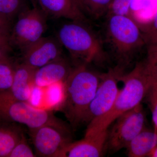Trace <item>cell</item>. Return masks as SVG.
Instances as JSON below:
<instances>
[{"label":"cell","mask_w":157,"mask_h":157,"mask_svg":"<svg viewBox=\"0 0 157 157\" xmlns=\"http://www.w3.org/2000/svg\"><path fill=\"white\" fill-rule=\"evenodd\" d=\"M101 73L90 69L88 65H77L64 82V99L58 108L73 128L82 124L95 94Z\"/></svg>","instance_id":"6da1fadb"},{"label":"cell","mask_w":157,"mask_h":157,"mask_svg":"<svg viewBox=\"0 0 157 157\" xmlns=\"http://www.w3.org/2000/svg\"><path fill=\"white\" fill-rule=\"evenodd\" d=\"M120 79L123 83V87L120 90L112 108L107 114L88 124L86 130L108 129L119 116L141 104L151 84L150 70L146 59L137 62L130 72L124 73Z\"/></svg>","instance_id":"7a4b0ae2"},{"label":"cell","mask_w":157,"mask_h":157,"mask_svg":"<svg viewBox=\"0 0 157 157\" xmlns=\"http://www.w3.org/2000/svg\"><path fill=\"white\" fill-rule=\"evenodd\" d=\"M105 41L116 66L124 72L137 54L146 46L143 33L128 16L111 14L106 16Z\"/></svg>","instance_id":"3957f363"},{"label":"cell","mask_w":157,"mask_h":157,"mask_svg":"<svg viewBox=\"0 0 157 157\" xmlns=\"http://www.w3.org/2000/svg\"><path fill=\"white\" fill-rule=\"evenodd\" d=\"M56 37L68 51L75 66L101 63L108 57L103 40L84 21H71L63 24Z\"/></svg>","instance_id":"277c9868"},{"label":"cell","mask_w":157,"mask_h":157,"mask_svg":"<svg viewBox=\"0 0 157 157\" xmlns=\"http://www.w3.org/2000/svg\"><path fill=\"white\" fill-rule=\"evenodd\" d=\"M0 122L22 124L29 130L45 125L67 126L51 111L10 98L4 92H0Z\"/></svg>","instance_id":"5b68a950"},{"label":"cell","mask_w":157,"mask_h":157,"mask_svg":"<svg viewBox=\"0 0 157 157\" xmlns=\"http://www.w3.org/2000/svg\"><path fill=\"white\" fill-rule=\"evenodd\" d=\"M145 122V113L141 104L119 116L108 129L106 149L115 153L126 148L144 128Z\"/></svg>","instance_id":"8992f818"},{"label":"cell","mask_w":157,"mask_h":157,"mask_svg":"<svg viewBox=\"0 0 157 157\" xmlns=\"http://www.w3.org/2000/svg\"><path fill=\"white\" fill-rule=\"evenodd\" d=\"M48 16L39 6L21 12L10 32V47L21 51L43 37L47 29Z\"/></svg>","instance_id":"52a82bcc"},{"label":"cell","mask_w":157,"mask_h":157,"mask_svg":"<svg viewBox=\"0 0 157 157\" xmlns=\"http://www.w3.org/2000/svg\"><path fill=\"white\" fill-rule=\"evenodd\" d=\"M125 73L117 66L101 73V79L94 99L86 113L82 123L89 124L110 111L120 90L118 84Z\"/></svg>","instance_id":"ba28073f"},{"label":"cell","mask_w":157,"mask_h":157,"mask_svg":"<svg viewBox=\"0 0 157 157\" xmlns=\"http://www.w3.org/2000/svg\"><path fill=\"white\" fill-rule=\"evenodd\" d=\"M70 128L45 125L29 130L36 157H57L59 152L72 141Z\"/></svg>","instance_id":"9c48e42d"},{"label":"cell","mask_w":157,"mask_h":157,"mask_svg":"<svg viewBox=\"0 0 157 157\" xmlns=\"http://www.w3.org/2000/svg\"><path fill=\"white\" fill-rule=\"evenodd\" d=\"M63 48L56 37H42L21 51L22 63L39 69L63 56Z\"/></svg>","instance_id":"30bf717a"},{"label":"cell","mask_w":157,"mask_h":157,"mask_svg":"<svg viewBox=\"0 0 157 157\" xmlns=\"http://www.w3.org/2000/svg\"><path fill=\"white\" fill-rule=\"evenodd\" d=\"M108 129L86 130L82 139L68 143L59 152L57 157L103 156L106 150Z\"/></svg>","instance_id":"8fae6325"},{"label":"cell","mask_w":157,"mask_h":157,"mask_svg":"<svg viewBox=\"0 0 157 157\" xmlns=\"http://www.w3.org/2000/svg\"><path fill=\"white\" fill-rule=\"evenodd\" d=\"M73 69L69 62L62 56L36 70L34 85L43 88L57 82H64Z\"/></svg>","instance_id":"7c38bea8"},{"label":"cell","mask_w":157,"mask_h":157,"mask_svg":"<svg viewBox=\"0 0 157 157\" xmlns=\"http://www.w3.org/2000/svg\"><path fill=\"white\" fill-rule=\"evenodd\" d=\"M36 70L23 63L15 66L12 86L4 92L15 100L29 102L35 86L34 78Z\"/></svg>","instance_id":"4fadbf2b"},{"label":"cell","mask_w":157,"mask_h":157,"mask_svg":"<svg viewBox=\"0 0 157 157\" xmlns=\"http://www.w3.org/2000/svg\"><path fill=\"white\" fill-rule=\"evenodd\" d=\"M39 7L47 16L84 21L85 14L73 0H38Z\"/></svg>","instance_id":"5bb4252c"},{"label":"cell","mask_w":157,"mask_h":157,"mask_svg":"<svg viewBox=\"0 0 157 157\" xmlns=\"http://www.w3.org/2000/svg\"><path fill=\"white\" fill-rule=\"evenodd\" d=\"M157 145V128L144 127L127 147L129 157H150Z\"/></svg>","instance_id":"9a60e30c"},{"label":"cell","mask_w":157,"mask_h":157,"mask_svg":"<svg viewBox=\"0 0 157 157\" xmlns=\"http://www.w3.org/2000/svg\"><path fill=\"white\" fill-rule=\"evenodd\" d=\"M157 9V0H132L128 15L143 35L148 28Z\"/></svg>","instance_id":"2e32d148"},{"label":"cell","mask_w":157,"mask_h":157,"mask_svg":"<svg viewBox=\"0 0 157 157\" xmlns=\"http://www.w3.org/2000/svg\"><path fill=\"white\" fill-rule=\"evenodd\" d=\"M14 123L0 122V157H9L24 133Z\"/></svg>","instance_id":"e0dca14e"},{"label":"cell","mask_w":157,"mask_h":157,"mask_svg":"<svg viewBox=\"0 0 157 157\" xmlns=\"http://www.w3.org/2000/svg\"><path fill=\"white\" fill-rule=\"evenodd\" d=\"M28 8L25 0H0V16L10 21Z\"/></svg>","instance_id":"ac0fdd59"},{"label":"cell","mask_w":157,"mask_h":157,"mask_svg":"<svg viewBox=\"0 0 157 157\" xmlns=\"http://www.w3.org/2000/svg\"><path fill=\"white\" fill-rule=\"evenodd\" d=\"M113 0H82L85 13L95 18L107 14Z\"/></svg>","instance_id":"d6986e66"},{"label":"cell","mask_w":157,"mask_h":157,"mask_svg":"<svg viewBox=\"0 0 157 157\" xmlns=\"http://www.w3.org/2000/svg\"><path fill=\"white\" fill-rule=\"evenodd\" d=\"M15 66L11 63H0V92L11 88L14 78Z\"/></svg>","instance_id":"ffe728a7"},{"label":"cell","mask_w":157,"mask_h":157,"mask_svg":"<svg viewBox=\"0 0 157 157\" xmlns=\"http://www.w3.org/2000/svg\"><path fill=\"white\" fill-rule=\"evenodd\" d=\"M46 88H48L46 92V101L48 104L58 108L64 99V82L54 83Z\"/></svg>","instance_id":"44dd1931"},{"label":"cell","mask_w":157,"mask_h":157,"mask_svg":"<svg viewBox=\"0 0 157 157\" xmlns=\"http://www.w3.org/2000/svg\"><path fill=\"white\" fill-rule=\"evenodd\" d=\"M35 154L31 148L24 134L16 144L9 157H34Z\"/></svg>","instance_id":"7402d4cb"},{"label":"cell","mask_w":157,"mask_h":157,"mask_svg":"<svg viewBox=\"0 0 157 157\" xmlns=\"http://www.w3.org/2000/svg\"><path fill=\"white\" fill-rule=\"evenodd\" d=\"M145 98L151 111L154 126L157 128V83L151 82Z\"/></svg>","instance_id":"603a6c76"},{"label":"cell","mask_w":157,"mask_h":157,"mask_svg":"<svg viewBox=\"0 0 157 157\" xmlns=\"http://www.w3.org/2000/svg\"><path fill=\"white\" fill-rule=\"evenodd\" d=\"M146 59L150 70L151 82L157 83V46H148Z\"/></svg>","instance_id":"cb8c5ba5"},{"label":"cell","mask_w":157,"mask_h":157,"mask_svg":"<svg viewBox=\"0 0 157 157\" xmlns=\"http://www.w3.org/2000/svg\"><path fill=\"white\" fill-rule=\"evenodd\" d=\"M132 0H113L106 16L111 14L128 15Z\"/></svg>","instance_id":"d4e9b609"},{"label":"cell","mask_w":157,"mask_h":157,"mask_svg":"<svg viewBox=\"0 0 157 157\" xmlns=\"http://www.w3.org/2000/svg\"><path fill=\"white\" fill-rule=\"evenodd\" d=\"M143 36L146 47L157 46V9L150 25Z\"/></svg>","instance_id":"484cf974"},{"label":"cell","mask_w":157,"mask_h":157,"mask_svg":"<svg viewBox=\"0 0 157 157\" xmlns=\"http://www.w3.org/2000/svg\"><path fill=\"white\" fill-rule=\"evenodd\" d=\"M11 48L0 47V63L11 62L9 55V52L11 50Z\"/></svg>","instance_id":"4316f807"},{"label":"cell","mask_w":157,"mask_h":157,"mask_svg":"<svg viewBox=\"0 0 157 157\" xmlns=\"http://www.w3.org/2000/svg\"><path fill=\"white\" fill-rule=\"evenodd\" d=\"M10 23L11 21L0 16V32L10 35Z\"/></svg>","instance_id":"83f0119b"},{"label":"cell","mask_w":157,"mask_h":157,"mask_svg":"<svg viewBox=\"0 0 157 157\" xmlns=\"http://www.w3.org/2000/svg\"><path fill=\"white\" fill-rule=\"evenodd\" d=\"M9 34L0 32V47H10L9 44Z\"/></svg>","instance_id":"f1b7e54d"},{"label":"cell","mask_w":157,"mask_h":157,"mask_svg":"<svg viewBox=\"0 0 157 157\" xmlns=\"http://www.w3.org/2000/svg\"><path fill=\"white\" fill-rule=\"evenodd\" d=\"M73 2L77 6V7L85 14V10L82 4V0H73Z\"/></svg>","instance_id":"f546056e"},{"label":"cell","mask_w":157,"mask_h":157,"mask_svg":"<svg viewBox=\"0 0 157 157\" xmlns=\"http://www.w3.org/2000/svg\"><path fill=\"white\" fill-rule=\"evenodd\" d=\"M30 2L33 5V7H36V6H39L38 4V0H29Z\"/></svg>","instance_id":"4dcf8cb0"},{"label":"cell","mask_w":157,"mask_h":157,"mask_svg":"<svg viewBox=\"0 0 157 157\" xmlns=\"http://www.w3.org/2000/svg\"><path fill=\"white\" fill-rule=\"evenodd\" d=\"M150 157H157V145Z\"/></svg>","instance_id":"1f68e13d"}]
</instances>
